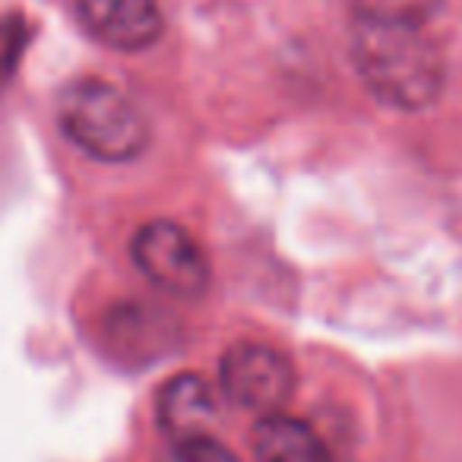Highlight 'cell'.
Returning a JSON list of instances; mask_svg holds the SVG:
<instances>
[{"mask_svg":"<svg viewBox=\"0 0 462 462\" xmlns=\"http://www.w3.org/2000/svg\"><path fill=\"white\" fill-rule=\"evenodd\" d=\"M58 121L67 140L102 162H130L146 146V121L117 86L102 79L70 83L58 98Z\"/></svg>","mask_w":462,"mask_h":462,"instance_id":"obj_2","label":"cell"},{"mask_svg":"<svg viewBox=\"0 0 462 462\" xmlns=\"http://www.w3.org/2000/svg\"><path fill=\"white\" fill-rule=\"evenodd\" d=\"M440 0H355L365 23H393V26H421L437 14Z\"/></svg>","mask_w":462,"mask_h":462,"instance_id":"obj_8","label":"cell"},{"mask_svg":"<svg viewBox=\"0 0 462 462\" xmlns=\"http://www.w3.org/2000/svg\"><path fill=\"white\" fill-rule=\"evenodd\" d=\"M134 263L168 295L197 298L209 285V260L203 247L174 222H149L136 231Z\"/></svg>","mask_w":462,"mask_h":462,"instance_id":"obj_3","label":"cell"},{"mask_svg":"<svg viewBox=\"0 0 462 462\" xmlns=\"http://www.w3.org/2000/svg\"><path fill=\"white\" fill-rule=\"evenodd\" d=\"M222 386L241 409L273 411L291 396L295 374L279 348L263 342H238L222 358Z\"/></svg>","mask_w":462,"mask_h":462,"instance_id":"obj_4","label":"cell"},{"mask_svg":"<svg viewBox=\"0 0 462 462\" xmlns=\"http://www.w3.org/2000/svg\"><path fill=\"white\" fill-rule=\"evenodd\" d=\"M257 462H329L323 440L304 421L289 415H270L254 434Z\"/></svg>","mask_w":462,"mask_h":462,"instance_id":"obj_7","label":"cell"},{"mask_svg":"<svg viewBox=\"0 0 462 462\" xmlns=\"http://www.w3.org/2000/svg\"><path fill=\"white\" fill-rule=\"evenodd\" d=\"M352 54L365 86L390 108L421 111L443 89V58L421 26L361 20Z\"/></svg>","mask_w":462,"mask_h":462,"instance_id":"obj_1","label":"cell"},{"mask_svg":"<svg viewBox=\"0 0 462 462\" xmlns=\"http://www.w3.org/2000/svg\"><path fill=\"white\" fill-rule=\"evenodd\" d=\"M174 459L178 462H238V456L206 430V434L184 437V440L174 443Z\"/></svg>","mask_w":462,"mask_h":462,"instance_id":"obj_9","label":"cell"},{"mask_svg":"<svg viewBox=\"0 0 462 462\" xmlns=\"http://www.w3.org/2000/svg\"><path fill=\"white\" fill-rule=\"evenodd\" d=\"M212 418H216V399L203 377L180 374V377L168 380L159 396V424L174 443L184 437L206 434Z\"/></svg>","mask_w":462,"mask_h":462,"instance_id":"obj_6","label":"cell"},{"mask_svg":"<svg viewBox=\"0 0 462 462\" xmlns=\"http://www.w3.org/2000/svg\"><path fill=\"white\" fill-rule=\"evenodd\" d=\"M83 29L115 51H143L162 35L159 0H73Z\"/></svg>","mask_w":462,"mask_h":462,"instance_id":"obj_5","label":"cell"}]
</instances>
